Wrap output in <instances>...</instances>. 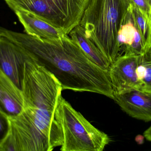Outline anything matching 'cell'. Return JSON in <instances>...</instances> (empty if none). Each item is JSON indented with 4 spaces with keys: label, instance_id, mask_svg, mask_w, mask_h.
Returning a JSON list of instances; mask_svg holds the SVG:
<instances>
[{
    "label": "cell",
    "instance_id": "cell-1",
    "mask_svg": "<svg viewBox=\"0 0 151 151\" xmlns=\"http://www.w3.org/2000/svg\"><path fill=\"white\" fill-rule=\"evenodd\" d=\"M0 36L33 55L64 90L96 93L114 99L108 70L93 63L69 36L43 39L0 26Z\"/></svg>",
    "mask_w": 151,
    "mask_h": 151
},
{
    "label": "cell",
    "instance_id": "cell-2",
    "mask_svg": "<svg viewBox=\"0 0 151 151\" xmlns=\"http://www.w3.org/2000/svg\"><path fill=\"white\" fill-rule=\"evenodd\" d=\"M22 90L24 109L15 119L26 137L38 151L62 146L63 136L56 114L63 90L60 82L32 58L25 64Z\"/></svg>",
    "mask_w": 151,
    "mask_h": 151
},
{
    "label": "cell",
    "instance_id": "cell-3",
    "mask_svg": "<svg viewBox=\"0 0 151 151\" xmlns=\"http://www.w3.org/2000/svg\"><path fill=\"white\" fill-rule=\"evenodd\" d=\"M128 0H89L79 25L111 64L120 56L118 32Z\"/></svg>",
    "mask_w": 151,
    "mask_h": 151
},
{
    "label": "cell",
    "instance_id": "cell-4",
    "mask_svg": "<svg viewBox=\"0 0 151 151\" xmlns=\"http://www.w3.org/2000/svg\"><path fill=\"white\" fill-rule=\"evenodd\" d=\"M56 114L63 136L60 150L102 151L110 143L106 134L91 124L62 96Z\"/></svg>",
    "mask_w": 151,
    "mask_h": 151
},
{
    "label": "cell",
    "instance_id": "cell-5",
    "mask_svg": "<svg viewBox=\"0 0 151 151\" xmlns=\"http://www.w3.org/2000/svg\"><path fill=\"white\" fill-rule=\"evenodd\" d=\"M13 11L35 14L66 34L80 24L89 0H4Z\"/></svg>",
    "mask_w": 151,
    "mask_h": 151
},
{
    "label": "cell",
    "instance_id": "cell-6",
    "mask_svg": "<svg viewBox=\"0 0 151 151\" xmlns=\"http://www.w3.org/2000/svg\"><path fill=\"white\" fill-rule=\"evenodd\" d=\"M33 57L22 47L0 36V71L21 90L25 64Z\"/></svg>",
    "mask_w": 151,
    "mask_h": 151
},
{
    "label": "cell",
    "instance_id": "cell-7",
    "mask_svg": "<svg viewBox=\"0 0 151 151\" xmlns=\"http://www.w3.org/2000/svg\"><path fill=\"white\" fill-rule=\"evenodd\" d=\"M139 56L123 55L111 64L108 71L114 95L140 89L137 73Z\"/></svg>",
    "mask_w": 151,
    "mask_h": 151
},
{
    "label": "cell",
    "instance_id": "cell-8",
    "mask_svg": "<svg viewBox=\"0 0 151 151\" xmlns=\"http://www.w3.org/2000/svg\"><path fill=\"white\" fill-rule=\"evenodd\" d=\"M128 115L145 122L151 121V92L134 89L114 95V99Z\"/></svg>",
    "mask_w": 151,
    "mask_h": 151
},
{
    "label": "cell",
    "instance_id": "cell-9",
    "mask_svg": "<svg viewBox=\"0 0 151 151\" xmlns=\"http://www.w3.org/2000/svg\"><path fill=\"white\" fill-rule=\"evenodd\" d=\"M24 107L22 90L0 71V111L9 118H14Z\"/></svg>",
    "mask_w": 151,
    "mask_h": 151
},
{
    "label": "cell",
    "instance_id": "cell-10",
    "mask_svg": "<svg viewBox=\"0 0 151 151\" xmlns=\"http://www.w3.org/2000/svg\"><path fill=\"white\" fill-rule=\"evenodd\" d=\"M118 41L120 56L141 55L145 50L142 39L128 9L118 32Z\"/></svg>",
    "mask_w": 151,
    "mask_h": 151
},
{
    "label": "cell",
    "instance_id": "cell-11",
    "mask_svg": "<svg viewBox=\"0 0 151 151\" xmlns=\"http://www.w3.org/2000/svg\"><path fill=\"white\" fill-rule=\"evenodd\" d=\"M26 33L43 39H57L63 36V31L53 26L33 13L25 11H14Z\"/></svg>",
    "mask_w": 151,
    "mask_h": 151
},
{
    "label": "cell",
    "instance_id": "cell-12",
    "mask_svg": "<svg viewBox=\"0 0 151 151\" xmlns=\"http://www.w3.org/2000/svg\"><path fill=\"white\" fill-rule=\"evenodd\" d=\"M69 35L93 63L106 70L109 69L111 63L93 41L87 37L84 29L80 25L74 27Z\"/></svg>",
    "mask_w": 151,
    "mask_h": 151
},
{
    "label": "cell",
    "instance_id": "cell-13",
    "mask_svg": "<svg viewBox=\"0 0 151 151\" xmlns=\"http://www.w3.org/2000/svg\"><path fill=\"white\" fill-rule=\"evenodd\" d=\"M128 10L146 48L151 45V24L150 14L132 4H129Z\"/></svg>",
    "mask_w": 151,
    "mask_h": 151
},
{
    "label": "cell",
    "instance_id": "cell-14",
    "mask_svg": "<svg viewBox=\"0 0 151 151\" xmlns=\"http://www.w3.org/2000/svg\"><path fill=\"white\" fill-rule=\"evenodd\" d=\"M137 73L140 89L151 92V45L139 55Z\"/></svg>",
    "mask_w": 151,
    "mask_h": 151
},
{
    "label": "cell",
    "instance_id": "cell-15",
    "mask_svg": "<svg viewBox=\"0 0 151 151\" xmlns=\"http://www.w3.org/2000/svg\"><path fill=\"white\" fill-rule=\"evenodd\" d=\"M10 129L9 118L0 111V145L9 135Z\"/></svg>",
    "mask_w": 151,
    "mask_h": 151
},
{
    "label": "cell",
    "instance_id": "cell-16",
    "mask_svg": "<svg viewBox=\"0 0 151 151\" xmlns=\"http://www.w3.org/2000/svg\"><path fill=\"white\" fill-rule=\"evenodd\" d=\"M129 3L137 6L150 14L151 8V0H128Z\"/></svg>",
    "mask_w": 151,
    "mask_h": 151
},
{
    "label": "cell",
    "instance_id": "cell-17",
    "mask_svg": "<svg viewBox=\"0 0 151 151\" xmlns=\"http://www.w3.org/2000/svg\"><path fill=\"white\" fill-rule=\"evenodd\" d=\"M143 136L147 141L151 142V126L145 131Z\"/></svg>",
    "mask_w": 151,
    "mask_h": 151
},
{
    "label": "cell",
    "instance_id": "cell-18",
    "mask_svg": "<svg viewBox=\"0 0 151 151\" xmlns=\"http://www.w3.org/2000/svg\"><path fill=\"white\" fill-rule=\"evenodd\" d=\"M144 138V136L138 135L136 137V141L139 144H142L143 143Z\"/></svg>",
    "mask_w": 151,
    "mask_h": 151
},
{
    "label": "cell",
    "instance_id": "cell-19",
    "mask_svg": "<svg viewBox=\"0 0 151 151\" xmlns=\"http://www.w3.org/2000/svg\"><path fill=\"white\" fill-rule=\"evenodd\" d=\"M150 22H151V8L150 12Z\"/></svg>",
    "mask_w": 151,
    "mask_h": 151
}]
</instances>
